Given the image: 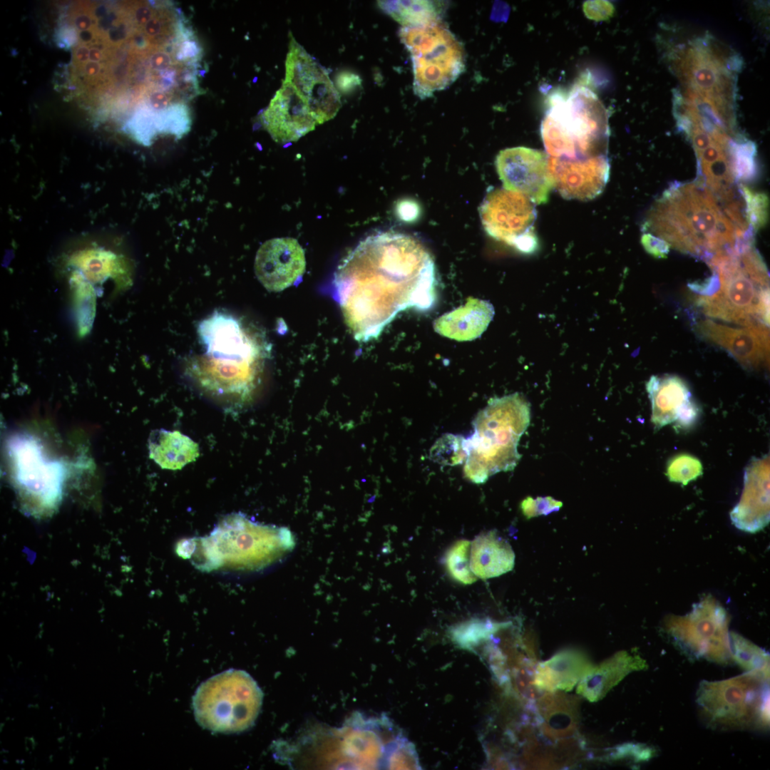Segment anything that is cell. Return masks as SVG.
Masks as SVG:
<instances>
[{"label":"cell","instance_id":"6da1fadb","mask_svg":"<svg viewBox=\"0 0 770 770\" xmlns=\"http://www.w3.org/2000/svg\"><path fill=\"white\" fill-rule=\"evenodd\" d=\"M436 268L426 247L401 232L368 236L335 274L337 299L355 339L376 338L401 311H427L436 302Z\"/></svg>","mask_w":770,"mask_h":770},{"label":"cell","instance_id":"7a4b0ae2","mask_svg":"<svg viewBox=\"0 0 770 770\" xmlns=\"http://www.w3.org/2000/svg\"><path fill=\"white\" fill-rule=\"evenodd\" d=\"M736 229L701 178L671 183L642 226L643 233L658 235L675 250L706 262L733 251Z\"/></svg>","mask_w":770,"mask_h":770},{"label":"cell","instance_id":"3957f363","mask_svg":"<svg viewBox=\"0 0 770 770\" xmlns=\"http://www.w3.org/2000/svg\"><path fill=\"white\" fill-rule=\"evenodd\" d=\"M295 545L289 528L233 513L222 518L209 535L180 540L176 553L204 572L248 574L277 564Z\"/></svg>","mask_w":770,"mask_h":770},{"label":"cell","instance_id":"277c9868","mask_svg":"<svg viewBox=\"0 0 770 770\" xmlns=\"http://www.w3.org/2000/svg\"><path fill=\"white\" fill-rule=\"evenodd\" d=\"M540 134L550 158L577 162L607 156V111L591 89L576 84L550 95Z\"/></svg>","mask_w":770,"mask_h":770},{"label":"cell","instance_id":"5b68a950","mask_svg":"<svg viewBox=\"0 0 770 770\" xmlns=\"http://www.w3.org/2000/svg\"><path fill=\"white\" fill-rule=\"evenodd\" d=\"M530 404L515 393L491 399L473 421V433L465 438L463 472L474 483L513 471L520 459L518 446L530 422Z\"/></svg>","mask_w":770,"mask_h":770},{"label":"cell","instance_id":"8992f818","mask_svg":"<svg viewBox=\"0 0 770 770\" xmlns=\"http://www.w3.org/2000/svg\"><path fill=\"white\" fill-rule=\"evenodd\" d=\"M719 280L718 290L696 302L707 316L744 327L769 325V274L748 268L739 255L721 254L707 262Z\"/></svg>","mask_w":770,"mask_h":770},{"label":"cell","instance_id":"52a82bcc","mask_svg":"<svg viewBox=\"0 0 770 770\" xmlns=\"http://www.w3.org/2000/svg\"><path fill=\"white\" fill-rule=\"evenodd\" d=\"M696 702L711 728L766 730L769 727V677L746 672L726 679L703 680Z\"/></svg>","mask_w":770,"mask_h":770},{"label":"cell","instance_id":"ba28073f","mask_svg":"<svg viewBox=\"0 0 770 770\" xmlns=\"http://www.w3.org/2000/svg\"><path fill=\"white\" fill-rule=\"evenodd\" d=\"M263 693L245 671L228 669L203 682L192 697L195 718L213 732L240 733L252 727L261 710Z\"/></svg>","mask_w":770,"mask_h":770},{"label":"cell","instance_id":"9c48e42d","mask_svg":"<svg viewBox=\"0 0 770 770\" xmlns=\"http://www.w3.org/2000/svg\"><path fill=\"white\" fill-rule=\"evenodd\" d=\"M399 36L411 56L414 91L420 98L446 88L463 72V47L440 21L403 27Z\"/></svg>","mask_w":770,"mask_h":770},{"label":"cell","instance_id":"30bf717a","mask_svg":"<svg viewBox=\"0 0 770 770\" xmlns=\"http://www.w3.org/2000/svg\"><path fill=\"white\" fill-rule=\"evenodd\" d=\"M730 617L712 595L694 605L685 615L665 617L663 629L687 655L725 665L731 662L729 625Z\"/></svg>","mask_w":770,"mask_h":770},{"label":"cell","instance_id":"8fae6325","mask_svg":"<svg viewBox=\"0 0 770 770\" xmlns=\"http://www.w3.org/2000/svg\"><path fill=\"white\" fill-rule=\"evenodd\" d=\"M10 449L15 480L26 509L36 515L53 510L62 496L63 466L48 461L38 443L31 438H15Z\"/></svg>","mask_w":770,"mask_h":770},{"label":"cell","instance_id":"7c38bea8","mask_svg":"<svg viewBox=\"0 0 770 770\" xmlns=\"http://www.w3.org/2000/svg\"><path fill=\"white\" fill-rule=\"evenodd\" d=\"M486 232L520 252L531 254L538 246L534 223L535 204L521 193L505 188L488 192L479 209Z\"/></svg>","mask_w":770,"mask_h":770},{"label":"cell","instance_id":"4fadbf2b","mask_svg":"<svg viewBox=\"0 0 770 770\" xmlns=\"http://www.w3.org/2000/svg\"><path fill=\"white\" fill-rule=\"evenodd\" d=\"M62 267L76 298L88 299L86 296L94 294L95 289H103L106 286L113 285L118 292L130 282L126 257L112 246L96 242L68 252Z\"/></svg>","mask_w":770,"mask_h":770},{"label":"cell","instance_id":"5bb4252c","mask_svg":"<svg viewBox=\"0 0 770 770\" xmlns=\"http://www.w3.org/2000/svg\"><path fill=\"white\" fill-rule=\"evenodd\" d=\"M284 82L305 101L317 123L333 118L341 108L339 92L327 71L299 45L290 33Z\"/></svg>","mask_w":770,"mask_h":770},{"label":"cell","instance_id":"9a60e30c","mask_svg":"<svg viewBox=\"0 0 770 770\" xmlns=\"http://www.w3.org/2000/svg\"><path fill=\"white\" fill-rule=\"evenodd\" d=\"M496 167L503 188L523 194L534 204L548 201L553 187L546 153L524 146L508 148L499 152Z\"/></svg>","mask_w":770,"mask_h":770},{"label":"cell","instance_id":"2e32d148","mask_svg":"<svg viewBox=\"0 0 770 770\" xmlns=\"http://www.w3.org/2000/svg\"><path fill=\"white\" fill-rule=\"evenodd\" d=\"M197 332L206 346L207 358L225 362L262 364L260 347L232 316L214 313L199 324Z\"/></svg>","mask_w":770,"mask_h":770},{"label":"cell","instance_id":"e0dca14e","mask_svg":"<svg viewBox=\"0 0 770 770\" xmlns=\"http://www.w3.org/2000/svg\"><path fill=\"white\" fill-rule=\"evenodd\" d=\"M304 252L297 240L274 238L258 250L255 262L256 276L269 291L279 292L291 286L305 271Z\"/></svg>","mask_w":770,"mask_h":770},{"label":"cell","instance_id":"ac0fdd59","mask_svg":"<svg viewBox=\"0 0 770 770\" xmlns=\"http://www.w3.org/2000/svg\"><path fill=\"white\" fill-rule=\"evenodd\" d=\"M548 169L553 187L563 197L582 201L598 196L610 176L607 156L577 162L548 157Z\"/></svg>","mask_w":770,"mask_h":770},{"label":"cell","instance_id":"d6986e66","mask_svg":"<svg viewBox=\"0 0 770 770\" xmlns=\"http://www.w3.org/2000/svg\"><path fill=\"white\" fill-rule=\"evenodd\" d=\"M697 330L706 340L726 349L745 367L758 368L769 363V334L766 326L736 328L706 319L698 323Z\"/></svg>","mask_w":770,"mask_h":770},{"label":"cell","instance_id":"ffe728a7","mask_svg":"<svg viewBox=\"0 0 770 770\" xmlns=\"http://www.w3.org/2000/svg\"><path fill=\"white\" fill-rule=\"evenodd\" d=\"M261 118L272 138L280 143L296 141L317 125L305 101L284 81Z\"/></svg>","mask_w":770,"mask_h":770},{"label":"cell","instance_id":"44dd1931","mask_svg":"<svg viewBox=\"0 0 770 770\" xmlns=\"http://www.w3.org/2000/svg\"><path fill=\"white\" fill-rule=\"evenodd\" d=\"M735 527L756 533L769 522V456L753 458L746 466L739 503L730 512Z\"/></svg>","mask_w":770,"mask_h":770},{"label":"cell","instance_id":"7402d4cb","mask_svg":"<svg viewBox=\"0 0 770 770\" xmlns=\"http://www.w3.org/2000/svg\"><path fill=\"white\" fill-rule=\"evenodd\" d=\"M645 659L637 653L620 651L603 661L584 677L577 692L591 702L602 699L627 675L635 671L647 669Z\"/></svg>","mask_w":770,"mask_h":770},{"label":"cell","instance_id":"603a6c76","mask_svg":"<svg viewBox=\"0 0 770 770\" xmlns=\"http://www.w3.org/2000/svg\"><path fill=\"white\" fill-rule=\"evenodd\" d=\"M493 305L485 300L468 297L465 305L446 313L433 322L440 335L459 342L479 337L494 316Z\"/></svg>","mask_w":770,"mask_h":770},{"label":"cell","instance_id":"cb8c5ba5","mask_svg":"<svg viewBox=\"0 0 770 770\" xmlns=\"http://www.w3.org/2000/svg\"><path fill=\"white\" fill-rule=\"evenodd\" d=\"M593 667L583 653L564 650L537 666L533 683L550 692L558 689L569 691Z\"/></svg>","mask_w":770,"mask_h":770},{"label":"cell","instance_id":"d4e9b609","mask_svg":"<svg viewBox=\"0 0 770 770\" xmlns=\"http://www.w3.org/2000/svg\"><path fill=\"white\" fill-rule=\"evenodd\" d=\"M652 405V422L657 429L674 423L682 408L692 399L690 389L675 375L652 376L646 384Z\"/></svg>","mask_w":770,"mask_h":770},{"label":"cell","instance_id":"484cf974","mask_svg":"<svg viewBox=\"0 0 770 770\" xmlns=\"http://www.w3.org/2000/svg\"><path fill=\"white\" fill-rule=\"evenodd\" d=\"M515 554L509 543L496 530L482 533L471 546L470 567L478 578L488 579L510 571Z\"/></svg>","mask_w":770,"mask_h":770},{"label":"cell","instance_id":"4316f807","mask_svg":"<svg viewBox=\"0 0 770 770\" xmlns=\"http://www.w3.org/2000/svg\"><path fill=\"white\" fill-rule=\"evenodd\" d=\"M148 447L150 457L164 469H181L200 455L198 444L178 431H153Z\"/></svg>","mask_w":770,"mask_h":770},{"label":"cell","instance_id":"83f0119b","mask_svg":"<svg viewBox=\"0 0 770 770\" xmlns=\"http://www.w3.org/2000/svg\"><path fill=\"white\" fill-rule=\"evenodd\" d=\"M551 692L543 697L539 702L543 731L553 737L570 735L578 722L577 704L563 694Z\"/></svg>","mask_w":770,"mask_h":770},{"label":"cell","instance_id":"f1b7e54d","mask_svg":"<svg viewBox=\"0 0 770 770\" xmlns=\"http://www.w3.org/2000/svg\"><path fill=\"white\" fill-rule=\"evenodd\" d=\"M380 7L404 27L423 26L439 21V4L430 1H382Z\"/></svg>","mask_w":770,"mask_h":770},{"label":"cell","instance_id":"f546056e","mask_svg":"<svg viewBox=\"0 0 770 770\" xmlns=\"http://www.w3.org/2000/svg\"><path fill=\"white\" fill-rule=\"evenodd\" d=\"M732 661L746 672L769 677V654L761 647L734 632H729Z\"/></svg>","mask_w":770,"mask_h":770},{"label":"cell","instance_id":"4dcf8cb0","mask_svg":"<svg viewBox=\"0 0 770 770\" xmlns=\"http://www.w3.org/2000/svg\"><path fill=\"white\" fill-rule=\"evenodd\" d=\"M728 155L730 168L734 179L749 182L758 175L759 168L756 160V148L754 142L742 140L729 142Z\"/></svg>","mask_w":770,"mask_h":770},{"label":"cell","instance_id":"1f68e13d","mask_svg":"<svg viewBox=\"0 0 770 770\" xmlns=\"http://www.w3.org/2000/svg\"><path fill=\"white\" fill-rule=\"evenodd\" d=\"M465 438L461 435L445 433L430 448L429 458L441 466H453L466 458Z\"/></svg>","mask_w":770,"mask_h":770},{"label":"cell","instance_id":"d6a6232c","mask_svg":"<svg viewBox=\"0 0 770 770\" xmlns=\"http://www.w3.org/2000/svg\"><path fill=\"white\" fill-rule=\"evenodd\" d=\"M471 542L461 539L454 543L446 553V565L450 575L456 581L470 585L478 578L470 567Z\"/></svg>","mask_w":770,"mask_h":770},{"label":"cell","instance_id":"836d02e7","mask_svg":"<svg viewBox=\"0 0 770 770\" xmlns=\"http://www.w3.org/2000/svg\"><path fill=\"white\" fill-rule=\"evenodd\" d=\"M740 192L745 202V216L748 224L756 232L764 227L768 220L769 198L764 192L753 191L741 184Z\"/></svg>","mask_w":770,"mask_h":770},{"label":"cell","instance_id":"e575fe53","mask_svg":"<svg viewBox=\"0 0 770 770\" xmlns=\"http://www.w3.org/2000/svg\"><path fill=\"white\" fill-rule=\"evenodd\" d=\"M703 472L700 461L688 453L674 456L668 461L666 474L670 481L685 486L695 480Z\"/></svg>","mask_w":770,"mask_h":770},{"label":"cell","instance_id":"d590c367","mask_svg":"<svg viewBox=\"0 0 770 770\" xmlns=\"http://www.w3.org/2000/svg\"><path fill=\"white\" fill-rule=\"evenodd\" d=\"M496 629V624L472 620L456 627L452 631V636L461 647H469L486 638Z\"/></svg>","mask_w":770,"mask_h":770},{"label":"cell","instance_id":"8d00e7d4","mask_svg":"<svg viewBox=\"0 0 770 770\" xmlns=\"http://www.w3.org/2000/svg\"><path fill=\"white\" fill-rule=\"evenodd\" d=\"M563 505L561 501L557 500L550 496L527 497L520 503V509L523 515L528 518L548 515L558 510Z\"/></svg>","mask_w":770,"mask_h":770},{"label":"cell","instance_id":"74e56055","mask_svg":"<svg viewBox=\"0 0 770 770\" xmlns=\"http://www.w3.org/2000/svg\"><path fill=\"white\" fill-rule=\"evenodd\" d=\"M641 243L645 251L655 258H666L670 249L666 241L647 232L642 233Z\"/></svg>","mask_w":770,"mask_h":770},{"label":"cell","instance_id":"f35d334b","mask_svg":"<svg viewBox=\"0 0 770 770\" xmlns=\"http://www.w3.org/2000/svg\"><path fill=\"white\" fill-rule=\"evenodd\" d=\"M700 410L699 406L693 400L686 404L678 413L674 423L677 428H688L693 426L697 422Z\"/></svg>","mask_w":770,"mask_h":770},{"label":"cell","instance_id":"ab89813d","mask_svg":"<svg viewBox=\"0 0 770 770\" xmlns=\"http://www.w3.org/2000/svg\"><path fill=\"white\" fill-rule=\"evenodd\" d=\"M613 6L607 1H587L584 4V11L588 18L604 20L613 14Z\"/></svg>","mask_w":770,"mask_h":770},{"label":"cell","instance_id":"60d3db41","mask_svg":"<svg viewBox=\"0 0 770 770\" xmlns=\"http://www.w3.org/2000/svg\"><path fill=\"white\" fill-rule=\"evenodd\" d=\"M360 77L350 71H343L336 77V86L342 93H348L361 85Z\"/></svg>","mask_w":770,"mask_h":770},{"label":"cell","instance_id":"b9f144b4","mask_svg":"<svg viewBox=\"0 0 770 770\" xmlns=\"http://www.w3.org/2000/svg\"><path fill=\"white\" fill-rule=\"evenodd\" d=\"M397 215L403 220H411L416 217L417 207L415 203L411 201H402L397 205Z\"/></svg>","mask_w":770,"mask_h":770},{"label":"cell","instance_id":"7bdbcfd3","mask_svg":"<svg viewBox=\"0 0 770 770\" xmlns=\"http://www.w3.org/2000/svg\"><path fill=\"white\" fill-rule=\"evenodd\" d=\"M153 17V11L148 6H140L135 11V19L140 24H145Z\"/></svg>","mask_w":770,"mask_h":770},{"label":"cell","instance_id":"ee69618b","mask_svg":"<svg viewBox=\"0 0 770 770\" xmlns=\"http://www.w3.org/2000/svg\"><path fill=\"white\" fill-rule=\"evenodd\" d=\"M75 24L78 29L86 31L91 25V20L86 15H81L76 18Z\"/></svg>","mask_w":770,"mask_h":770},{"label":"cell","instance_id":"f6af8a7d","mask_svg":"<svg viewBox=\"0 0 770 770\" xmlns=\"http://www.w3.org/2000/svg\"><path fill=\"white\" fill-rule=\"evenodd\" d=\"M90 50L86 46L79 47L76 52V58L78 61H86L89 58Z\"/></svg>","mask_w":770,"mask_h":770},{"label":"cell","instance_id":"bcb514c9","mask_svg":"<svg viewBox=\"0 0 770 770\" xmlns=\"http://www.w3.org/2000/svg\"><path fill=\"white\" fill-rule=\"evenodd\" d=\"M100 65L95 61H89L86 64L85 71L89 76H94L98 73Z\"/></svg>","mask_w":770,"mask_h":770},{"label":"cell","instance_id":"7dc6e473","mask_svg":"<svg viewBox=\"0 0 770 770\" xmlns=\"http://www.w3.org/2000/svg\"><path fill=\"white\" fill-rule=\"evenodd\" d=\"M101 57V52L98 48H93L90 50L89 59L91 61L97 62Z\"/></svg>","mask_w":770,"mask_h":770},{"label":"cell","instance_id":"c3c4849f","mask_svg":"<svg viewBox=\"0 0 770 770\" xmlns=\"http://www.w3.org/2000/svg\"><path fill=\"white\" fill-rule=\"evenodd\" d=\"M80 38H81L82 41H83L85 42L89 41H91L92 39L93 34L89 31H87V30L86 31H82L80 33Z\"/></svg>","mask_w":770,"mask_h":770},{"label":"cell","instance_id":"681fc988","mask_svg":"<svg viewBox=\"0 0 770 770\" xmlns=\"http://www.w3.org/2000/svg\"><path fill=\"white\" fill-rule=\"evenodd\" d=\"M106 11H107V9L104 6H98V7H97L96 9L94 14H95V15L96 16L101 17V16H105L106 14Z\"/></svg>","mask_w":770,"mask_h":770}]
</instances>
